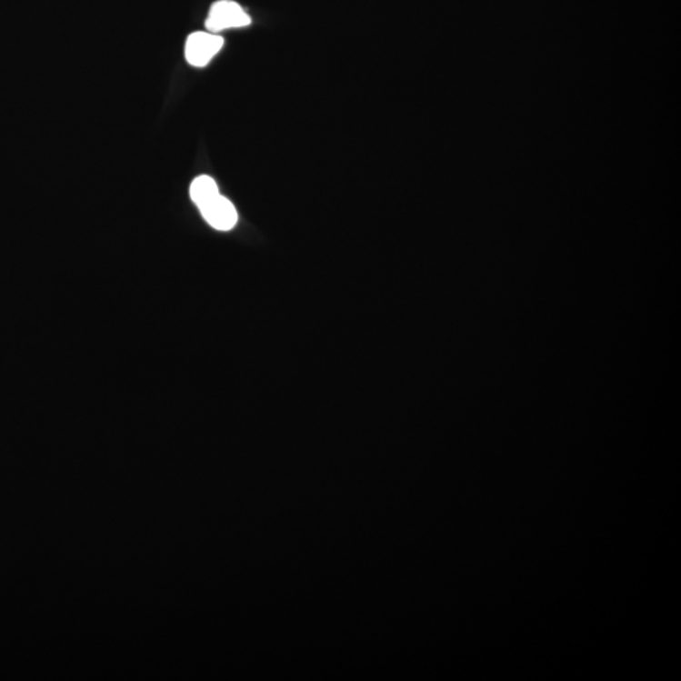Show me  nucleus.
I'll return each instance as SVG.
<instances>
[{
	"label": "nucleus",
	"instance_id": "f257e3e1",
	"mask_svg": "<svg viewBox=\"0 0 681 681\" xmlns=\"http://www.w3.org/2000/svg\"><path fill=\"white\" fill-rule=\"evenodd\" d=\"M252 18L243 6L234 0H218L211 6L206 19V28L211 34H218L225 29L246 27Z\"/></svg>",
	"mask_w": 681,
	"mask_h": 681
},
{
	"label": "nucleus",
	"instance_id": "7ed1b4c3",
	"mask_svg": "<svg viewBox=\"0 0 681 681\" xmlns=\"http://www.w3.org/2000/svg\"><path fill=\"white\" fill-rule=\"evenodd\" d=\"M202 216L214 229L229 231L237 223V213L233 202L218 195L213 201L200 208Z\"/></svg>",
	"mask_w": 681,
	"mask_h": 681
},
{
	"label": "nucleus",
	"instance_id": "20e7f679",
	"mask_svg": "<svg viewBox=\"0 0 681 681\" xmlns=\"http://www.w3.org/2000/svg\"><path fill=\"white\" fill-rule=\"evenodd\" d=\"M192 201L198 208L204 207L208 202L220 195L216 182L210 175H200L192 182L190 188Z\"/></svg>",
	"mask_w": 681,
	"mask_h": 681
},
{
	"label": "nucleus",
	"instance_id": "f03ea898",
	"mask_svg": "<svg viewBox=\"0 0 681 681\" xmlns=\"http://www.w3.org/2000/svg\"><path fill=\"white\" fill-rule=\"evenodd\" d=\"M223 45L224 38L221 35L211 32H195L185 41V60L195 67L206 66Z\"/></svg>",
	"mask_w": 681,
	"mask_h": 681
}]
</instances>
